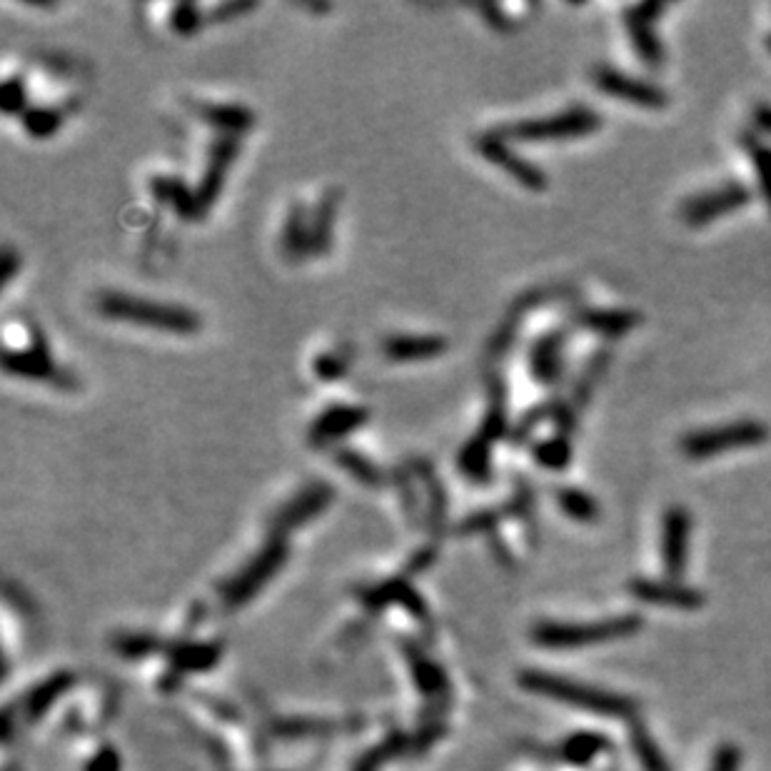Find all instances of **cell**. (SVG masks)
<instances>
[{"instance_id":"6da1fadb","label":"cell","mask_w":771,"mask_h":771,"mask_svg":"<svg viewBox=\"0 0 771 771\" xmlns=\"http://www.w3.org/2000/svg\"><path fill=\"white\" fill-rule=\"evenodd\" d=\"M524 689L542 697L554 699V702L569 704V707L584 709V712L602 714L612 719H634L639 712V704L627 694L607 692V689L589 687V684L569 682L567 677H554L544 672H524L519 677Z\"/></svg>"},{"instance_id":"7a4b0ae2","label":"cell","mask_w":771,"mask_h":771,"mask_svg":"<svg viewBox=\"0 0 771 771\" xmlns=\"http://www.w3.org/2000/svg\"><path fill=\"white\" fill-rule=\"evenodd\" d=\"M98 310L108 320L130 322V325L173 332V335H190V332H198L203 325V320L188 307L163 305V302L125 295V292H103L98 297Z\"/></svg>"},{"instance_id":"3957f363","label":"cell","mask_w":771,"mask_h":771,"mask_svg":"<svg viewBox=\"0 0 771 771\" xmlns=\"http://www.w3.org/2000/svg\"><path fill=\"white\" fill-rule=\"evenodd\" d=\"M771 430L767 422L744 417V420L724 422V425L702 427V430L687 432L679 440V452L689 460H709L714 455L734 450H752L769 440Z\"/></svg>"},{"instance_id":"277c9868","label":"cell","mask_w":771,"mask_h":771,"mask_svg":"<svg viewBox=\"0 0 771 771\" xmlns=\"http://www.w3.org/2000/svg\"><path fill=\"white\" fill-rule=\"evenodd\" d=\"M639 629H642V617H639V614H619V617H609L602 619V622L587 624L544 622L539 624V627H534L532 639L549 649H577L617 642V639L632 637Z\"/></svg>"},{"instance_id":"5b68a950","label":"cell","mask_w":771,"mask_h":771,"mask_svg":"<svg viewBox=\"0 0 771 771\" xmlns=\"http://www.w3.org/2000/svg\"><path fill=\"white\" fill-rule=\"evenodd\" d=\"M602 128V115L587 105H572L562 113L547 115V118L519 120L497 130L505 140H522V143H549V140L584 138Z\"/></svg>"},{"instance_id":"8992f818","label":"cell","mask_w":771,"mask_h":771,"mask_svg":"<svg viewBox=\"0 0 771 771\" xmlns=\"http://www.w3.org/2000/svg\"><path fill=\"white\" fill-rule=\"evenodd\" d=\"M749 203H752V188L742 180H729V183L684 200L679 208V218L687 228H704L724 215L747 208Z\"/></svg>"},{"instance_id":"52a82bcc","label":"cell","mask_w":771,"mask_h":771,"mask_svg":"<svg viewBox=\"0 0 771 771\" xmlns=\"http://www.w3.org/2000/svg\"><path fill=\"white\" fill-rule=\"evenodd\" d=\"M594 88L602 90L609 98L624 100L644 110H664L669 105V93L657 83L639 80L624 70L612 68V65H594L592 68Z\"/></svg>"},{"instance_id":"ba28073f","label":"cell","mask_w":771,"mask_h":771,"mask_svg":"<svg viewBox=\"0 0 771 771\" xmlns=\"http://www.w3.org/2000/svg\"><path fill=\"white\" fill-rule=\"evenodd\" d=\"M667 3H659V0H647V3H637L624 8V28H627L629 40H632L634 53L642 58V63L652 70H662L664 60H667V50H664L662 40H659L657 23L659 18L667 10Z\"/></svg>"},{"instance_id":"9c48e42d","label":"cell","mask_w":771,"mask_h":771,"mask_svg":"<svg viewBox=\"0 0 771 771\" xmlns=\"http://www.w3.org/2000/svg\"><path fill=\"white\" fill-rule=\"evenodd\" d=\"M3 367L10 375L28 377V380H55L63 387L75 385L68 372L58 370V367L53 365V357H50L45 337L38 327H30V347H23V350H5Z\"/></svg>"},{"instance_id":"30bf717a","label":"cell","mask_w":771,"mask_h":771,"mask_svg":"<svg viewBox=\"0 0 771 771\" xmlns=\"http://www.w3.org/2000/svg\"><path fill=\"white\" fill-rule=\"evenodd\" d=\"M477 150H480V153L485 155V160H490L495 168L505 170L514 183L522 185V188L532 190V193L547 190V173H544L542 168H537L534 163H529V160H524L519 153H514L510 143H507L500 133L482 135V138L477 140Z\"/></svg>"},{"instance_id":"8fae6325","label":"cell","mask_w":771,"mask_h":771,"mask_svg":"<svg viewBox=\"0 0 771 771\" xmlns=\"http://www.w3.org/2000/svg\"><path fill=\"white\" fill-rule=\"evenodd\" d=\"M689 539H692V514L682 505L669 507L662 517V567L674 582L687 572Z\"/></svg>"},{"instance_id":"7c38bea8","label":"cell","mask_w":771,"mask_h":771,"mask_svg":"<svg viewBox=\"0 0 771 771\" xmlns=\"http://www.w3.org/2000/svg\"><path fill=\"white\" fill-rule=\"evenodd\" d=\"M238 150L240 138H233V135H218V140H215L213 148H210V158L208 165H205L203 180H200L198 190H195L200 218L218 203L220 193H223L225 188V178H228L230 165L238 158Z\"/></svg>"},{"instance_id":"4fadbf2b","label":"cell","mask_w":771,"mask_h":771,"mask_svg":"<svg viewBox=\"0 0 771 771\" xmlns=\"http://www.w3.org/2000/svg\"><path fill=\"white\" fill-rule=\"evenodd\" d=\"M627 589L632 592V597H637L639 602L654 604V607H669V609H684V612H692V609L704 607V594L699 589L687 587L682 582H674V579H647V577H634L629 579Z\"/></svg>"},{"instance_id":"5bb4252c","label":"cell","mask_w":771,"mask_h":771,"mask_svg":"<svg viewBox=\"0 0 771 771\" xmlns=\"http://www.w3.org/2000/svg\"><path fill=\"white\" fill-rule=\"evenodd\" d=\"M567 330L544 332L529 347V372L532 380L542 387L559 385L564 372V347H567Z\"/></svg>"},{"instance_id":"9a60e30c","label":"cell","mask_w":771,"mask_h":771,"mask_svg":"<svg viewBox=\"0 0 771 771\" xmlns=\"http://www.w3.org/2000/svg\"><path fill=\"white\" fill-rule=\"evenodd\" d=\"M367 417L370 412L365 407L357 405H332L327 407L322 415H317V420L310 427V442L312 445H327V442H335L347 437L350 432L360 430L367 425Z\"/></svg>"},{"instance_id":"2e32d148","label":"cell","mask_w":771,"mask_h":771,"mask_svg":"<svg viewBox=\"0 0 771 771\" xmlns=\"http://www.w3.org/2000/svg\"><path fill=\"white\" fill-rule=\"evenodd\" d=\"M574 325L599 337H624L642 325V315L624 307H582L574 312Z\"/></svg>"},{"instance_id":"e0dca14e","label":"cell","mask_w":771,"mask_h":771,"mask_svg":"<svg viewBox=\"0 0 771 771\" xmlns=\"http://www.w3.org/2000/svg\"><path fill=\"white\" fill-rule=\"evenodd\" d=\"M332 497H335V492H332V487L325 485V482L310 485L305 492H300L295 500L287 502V505L275 514V522L272 524H275L277 532H285V529L300 527V524H305L307 519H312L315 514L327 510V507H330V502H332Z\"/></svg>"},{"instance_id":"ac0fdd59","label":"cell","mask_w":771,"mask_h":771,"mask_svg":"<svg viewBox=\"0 0 771 771\" xmlns=\"http://www.w3.org/2000/svg\"><path fill=\"white\" fill-rule=\"evenodd\" d=\"M285 542H282L280 537L272 539L270 544H267L265 549H262L260 557L255 559V562L248 564V569L243 572V577L235 579L233 584V602H245V597H250V594L255 592L257 587H262V584L267 582V577H272V574L277 572V569L282 567V562H285Z\"/></svg>"},{"instance_id":"d6986e66","label":"cell","mask_w":771,"mask_h":771,"mask_svg":"<svg viewBox=\"0 0 771 771\" xmlns=\"http://www.w3.org/2000/svg\"><path fill=\"white\" fill-rule=\"evenodd\" d=\"M447 350L445 337L437 335H390L382 342V352L392 362L430 360Z\"/></svg>"},{"instance_id":"ffe728a7","label":"cell","mask_w":771,"mask_h":771,"mask_svg":"<svg viewBox=\"0 0 771 771\" xmlns=\"http://www.w3.org/2000/svg\"><path fill=\"white\" fill-rule=\"evenodd\" d=\"M198 115L220 135H233V138H240L255 125V113L245 105L203 103L198 108Z\"/></svg>"},{"instance_id":"44dd1931","label":"cell","mask_w":771,"mask_h":771,"mask_svg":"<svg viewBox=\"0 0 771 771\" xmlns=\"http://www.w3.org/2000/svg\"><path fill=\"white\" fill-rule=\"evenodd\" d=\"M487 392H490V402H487L485 422L477 435L485 437L487 442H497L510 430V402H507V385L502 375H490Z\"/></svg>"},{"instance_id":"7402d4cb","label":"cell","mask_w":771,"mask_h":771,"mask_svg":"<svg viewBox=\"0 0 771 771\" xmlns=\"http://www.w3.org/2000/svg\"><path fill=\"white\" fill-rule=\"evenodd\" d=\"M457 467L467 480L487 485L492 480V442H487L480 435L470 437L457 455Z\"/></svg>"},{"instance_id":"603a6c76","label":"cell","mask_w":771,"mask_h":771,"mask_svg":"<svg viewBox=\"0 0 771 771\" xmlns=\"http://www.w3.org/2000/svg\"><path fill=\"white\" fill-rule=\"evenodd\" d=\"M150 190H153V195H155V200H158V203L170 205V208H173L178 215H183L185 220L200 218L198 198H195V193L183 183V180L165 178V175H160V178H153V183H150Z\"/></svg>"},{"instance_id":"cb8c5ba5","label":"cell","mask_w":771,"mask_h":771,"mask_svg":"<svg viewBox=\"0 0 771 771\" xmlns=\"http://www.w3.org/2000/svg\"><path fill=\"white\" fill-rule=\"evenodd\" d=\"M609 747H612V744H609V739L604 737V734L579 732L572 734V737L559 747V757H562V762L572 764V767H587L599 754L609 752Z\"/></svg>"},{"instance_id":"d4e9b609","label":"cell","mask_w":771,"mask_h":771,"mask_svg":"<svg viewBox=\"0 0 771 771\" xmlns=\"http://www.w3.org/2000/svg\"><path fill=\"white\" fill-rule=\"evenodd\" d=\"M282 250L290 260H302L312 253V223H307V213L302 205H292L282 230Z\"/></svg>"},{"instance_id":"484cf974","label":"cell","mask_w":771,"mask_h":771,"mask_svg":"<svg viewBox=\"0 0 771 771\" xmlns=\"http://www.w3.org/2000/svg\"><path fill=\"white\" fill-rule=\"evenodd\" d=\"M742 148L747 153L749 163H752L754 173H757L759 190H762V198L771 213V145L767 140L759 138L757 133H752V130H744Z\"/></svg>"},{"instance_id":"4316f807","label":"cell","mask_w":771,"mask_h":771,"mask_svg":"<svg viewBox=\"0 0 771 771\" xmlns=\"http://www.w3.org/2000/svg\"><path fill=\"white\" fill-rule=\"evenodd\" d=\"M629 747H632L634 757L642 764L644 771H672V764L664 757L662 747L654 742L649 729L644 724L632 722L629 724Z\"/></svg>"},{"instance_id":"83f0119b","label":"cell","mask_w":771,"mask_h":771,"mask_svg":"<svg viewBox=\"0 0 771 771\" xmlns=\"http://www.w3.org/2000/svg\"><path fill=\"white\" fill-rule=\"evenodd\" d=\"M554 500H557L559 510L567 514L569 519H574V522L594 524L602 517L599 502L584 490H579V487H562V490L554 492Z\"/></svg>"},{"instance_id":"f1b7e54d","label":"cell","mask_w":771,"mask_h":771,"mask_svg":"<svg viewBox=\"0 0 771 771\" xmlns=\"http://www.w3.org/2000/svg\"><path fill=\"white\" fill-rule=\"evenodd\" d=\"M609 360H612V352H609L607 347H602V350H597L587 362H584L582 372H579L577 382H574L572 400H569L574 407H577V410H582V407L589 402L594 387L599 385V380H602L604 372H607Z\"/></svg>"},{"instance_id":"f546056e","label":"cell","mask_w":771,"mask_h":771,"mask_svg":"<svg viewBox=\"0 0 771 771\" xmlns=\"http://www.w3.org/2000/svg\"><path fill=\"white\" fill-rule=\"evenodd\" d=\"M340 205V193L327 190L312 215V253H327L332 245V225H335V213Z\"/></svg>"},{"instance_id":"4dcf8cb0","label":"cell","mask_w":771,"mask_h":771,"mask_svg":"<svg viewBox=\"0 0 771 771\" xmlns=\"http://www.w3.org/2000/svg\"><path fill=\"white\" fill-rule=\"evenodd\" d=\"M572 442L564 435H552L547 440H534L532 445V457L539 467L549 472H562L567 470L569 462H572Z\"/></svg>"},{"instance_id":"1f68e13d","label":"cell","mask_w":771,"mask_h":771,"mask_svg":"<svg viewBox=\"0 0 771 771\" xmlns=\"http://www.w3.org/2000/svg\"><path fill=\"white\" fill-rule=\"evenodd\" d=\"M335 462L347 472V475H352L357 482H362V485L380 487L382 482H385V475L380 472V467L372 465V462L367 460L365 455H360V452L342 447V450L335 452Z\"/></svg>"},{"instance_id":"d6a6232c","label":"cell","mask_w":771,"mask_h":771,"mask_svg":"<svg viewBox=\"0 0 771 771\" xmlns=\"http://www.w3.org/2000/svg\"><path fill=\"white\" fill-rule=\"evenodd\" d=\"M557 405H559V400H557V397H552V400L542 402V405L529 407V410L522 415V420L517 422V427H514V430H512V442H514V445H522V442H529L534 437V432L539 430V425H544V422H552L554 420V412H557Z\"/></svg>"},{"instance_id":"836d02e7","label":"cell","mask_w":771,"mask_h":771,"mask_svg":"<svg viewBox=\"0 0 771 771\" xmlns=\"http://www.w3.org/2000/svg\"><path fill=\"white\" fill-rule=\"evenodd\" d=\"M23 130L35 140H45L55 135L63 125V115L53 108H30L20 115Z\"/></svg>"},{"instance_id":"e575fe53","label":"cell","mask_w":771,"mask_h":771,"mask_svg":"<svg viewBox=\"0 0 771 771\" xmlns=\"http://www.w3.org/2000/svg\"><path fill=\"white\" fill-rule=\"evenodd\" d=\"M200 10L193 3H180L170 10V28L180 35H190L200 28Z\"/></svg>"},{"instance_id":"d590c367","label":"cell","mask_w":771,"mask_h":771,"mask_svg":"<svg viewBox=\"0 0 771 771\" xmlns=\"http://www.w3.org/2000/svg\"><path fill=\"white\" fill-rule=\"evenodd\" d=\"M3 113L5 115H15L23 110L25 113V83L23 78H8L3 85Z\"/></svg>"},{"instance_id":"8d00e7d4","label":"cell","mask_w":771,"mask_h":771,"mask_svg":"<svg viewBox=\"0 0 771 771\" xmlns=\"http://www.w3.org/2000/svg\"><path fill=\"white\" fill-rule=\"evenodd\" d=\"M312 367H315V375L320 377V380L335 382L347 372V360L342 355H335V352H327V355L317 357Z\"/></svg>"},{"instance_id":"74e56055","label":"cell","mask_w":771,"mask_h":771,"mask_svg":"<svg viewBox=\"0 0 771 771\" xmlns=\"http://www.w3.org/2000/svg\"><path fill=\"white\" fill-rule=\"evenodd\" d=\"M742 769V749L737 744H722L717 747L709 771H739Z\"/></svg>"},{"instance_id":"f35d334b","label":"cell","mask_w":771,"mask_h":771,"mask_svg":"<svg viewBox=\"0 0 771 771\" xmlns=\"http://www.w3.org/2000/svg\"><path fill=\"white\" fill-rule=\"evenodd\" d=\"M477 10H480V13L485 15L487 23H490L495 30H500V33H510V30H514V20L500 8V5L482 3L477 5Z\"/></svg>"},{"instance_id":"ab89813d","label":"cell","mask_w":771,"mask_h":771,"mask_svg":"<svg viewBox=\"0 0 771 771\" xmlns=\"http://www.w3.org/2000/svg\"><path fill=\"white\" fill-rule=\"evenodd\" d=\"M497 522H500V510H482L470 514L460 529L462 532H480V529H492Z\"/></svg>"},{"instance_id":"60d3db41","label":"cell","mask_w":771,"mask_h":771,"mask_svg":"<svg viewBox=\"0 0 771 771\" xmlns=\"http://www.w3.org/2000/svg\"><path fill=\"white\" fill-rule=\"evenodd\" d=\"M752 123L757 128V133L771 138V105L769 103H757L752 108Z\"/></svg>"},{"instance_id":"b9f144b4","label":"cell","mask_w":771,"mask_h":771,"mask_svg":"<svg viewBox=\"0 0 771 771\" xmlns=\"http://www.w3.org/2000/svg\"><path fill=\"white\" fill-rule=\"evenodd\" d=\"M18 267H20L18 255H15L10 248H5L3 260H0V277H3V282L13 280V275H15V270H18Z\"/></svg>"},{"instance_id":"7bdbcfd3","label":"cell","mask_w":771,"mask_h":771,"mask_svg":"<svg viewBox=\"0 0 771 771\" xmlns=\"http://www.w3.org/2000/svg\"><path fill=\"white\" fill-rule=\"evenodd\" d=\"M253 8H255L253 3H228V5H223V8H215L213 15L220 20H230V15H243Z\"/></svg>"},{"instance_id":"ee69618b","label":"cell","mask_w":771,"mask_h":771,"mask_svg":"<svg viewBox=\"0 0 771 771\" xmlns=\"http://www.w3.org/2000/svg\"><path fill=\"white\" fill-rule=\"evenodd\" d=\"M90 771H118V759L110 752L103 754V757H98V762H95V767Z\"/></svg>"},{"instance_id":"f6af8a7d","label":"cell","mask_w":771,"mask_h":771,"mask_svg":"<svg viewBox=\"0 0 771 771\" xmlns=\"http://www.w3.org/2000/svg\"><path fill=\"white\" fill-rule=\"evenodd\" d=\"M764 43H767V50L771 53V33L767 35V40H764Z\"/></svg>"}]
</instances>
